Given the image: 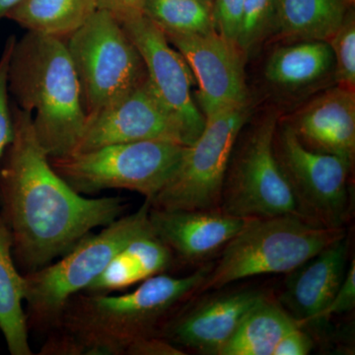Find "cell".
I'll return each mask as SVG.
<instances>
[{"label":"cell","mask_w":355,"mask_h":355,"mask_svg":"<svg viewBox=\"0 0 355 355\" xmlns=\"http://www.w3.org/2000/svg\"><path fill=\"white\" fill-rule=\"evenodd\" d=\"M13 137L0 159V219L22 273L36 272L70 251L95 228L123 216L121 197L87 198L51 167L32 114L10 99Z\"/></svg>","instance_id":"6da1fadb"},{"label":"cell","mask_w":355,"mask_h":355,"mask_svg":"<svg viewBox=\"0 0 355 355\" xmlns=\"http://www.w3.org/2000/svg\"><path fill=\"white\" fill-rule=\"evenodd\" d=\"M7 87L10 99L31 113L37 139L49 157L73 153L86 114L64 39L33 32L16 39Z\"/></svg>","instance_id":"7a4b0ae2"},{"label":"cell","mask_w":355,"mask_h":355,"mask_svg":"<svg viewBox=\"0 0 355 355\" xmlns=\"http://www.w3.org/2000/svg\"><path fill=\"white\" fill-rule=\"evenodd\" d=\"M212 266L187 277L160 273L121 295L80 292L69 299L55 327L83 338L96 354H125L130 343L158 336L170 312L198 291Z\"/></svg>","instance_id":"3957f363"},{"label":"cell","mask_w":355,"mask_h":355,"mask_svg":"<svg viewBox=\"0 0 355 355\" xmlns=\"http://www.w3.org/2000/svg\"><path fill=\"white\" fill-rule=\"evenodd\" d=\"M146 200L137 211L86 235L55 263L26 273V318L29 330L50 331L57 326L72 296L83 292L128 243L153 230Z\"/></svg>","instance_id":"277c9868"},{"label":"cell","mask_w":355,"mask_h":355,"mask_svg":"<svg viewBox=\"0 0 355 355\" xmlns=\"http://www.w3.org/2000/svg\"><path fill=\"white\" fill-rule=\"evenodd\" d=\"M345 235L298 216L251 218L225 245L198 291L220 289L249 277L288 273Z\"/></svg>","instance_id":"5b68a950"},{"label":"cell","mask_w":355,"mask_h":355,"mask_svg":"<svg viewBox=\"0 0 355 355\" xmlns=\"http://www.w3.org/2000/svg\"><path fill=\"white\" fill-rule=\"evenodd\" d=\"M187 146L165 140L127 142L50 158L51 167L77 193L127 190L153 200L167 183Z\"/></svg>","instance_id":"8992f818"},{"label":"cell","mask_w":355,"mask_h":355,"mask_svg":"<svg viewBox=\"0 0 355 355\" xmlns=\"http://www.w3.org/2000/svg\"><path fill=\"white\" fill-rule=\"evenodd\" d=\"M86 116L118 101L147 78L146 65L120 21L97 11L65 39Z\"/></svg>","instance_id":"52a82bcc"},{"label":"cell","mask_w":355,"mask_h":355,"mask_svg":"<svg viewBox=\"0 0 355 355\" xmlns=\"http://www.w3.org/2000/svg\"><path fill=\"white\" fill-rule=\"evenodd\" d=\"M251 114L249 101L229 107L205 118L200 137L187 146L183 157L157 195L155 209H219L229 160Z\"/></svg>","instance_id":"ba28073f"},{"label":"cell","mask_w":355,"mask_h":355,"mask_svg":"<svg viewBox=\"0 0 355 355\" xmlns=\"http://www.w3.org/2000/svg\"><path fill=\"white\" fill-rule=\"evenodd\" d=\"M277 127V116L268 114L246 132L241 142L237 139L224 178L219 209L242 218L300 216L275 157Z\"/></svg>","instance_id":"9c48e42d"},{"label":"cell","mask_w":355,"mask_h":355,"mask_svg":"<svg viewBox=\"0 0 355 355\" xmlns=\"http://www.w3.org/2000/svg\"><path fill=\"white\" fill-rule=\"evenodd\" d=\"M273 149L300 216L316 225L343 228L349 214L352 161L308 148L289 123L277 127Z\"/></svg>","instance_id":"30bf717a"},{"label":"cell","mask_w":355,"mask_h":355,"mask_svg":"<svg viewBox=\"0 0 355 355\" xmlns=\"http://www.w3.org/2000/svg\"><path fill=\"white\" fill-rule=\"evenodd\" d=\"M165 140L193 144L183 125L155 94L148 79L118 101L86 116L72 153L127 142Z\"/></svg>","instance_id":"8fae6325"},{"label":"cell","mask_w":355,"mask_h":355,"mask_svg":"<svg viewBox=\"0 0 355 355\" xmlns=\"http://www.w3.org/2000/svg\"><path fill=\"white\" fill-rule=\"evenodd\" d=\"M120 22L144 60L154 92L183 125L193 144L205 128V118L191 96L195 77L190 67L165 33L144 13Z\"/></svg>","instance_id":"7c38bea8"},{"label":"cell","mask_w":355,"mask_h":355,"mask_svg":"<svg viewBox=\"0 0 355 355\" xmlns=\"http://www.w3.org/2000/svg\"><path fill=\"white\" fill-rule=\"evenodd\" d=\"M184 58L198 84L197 99L205 118L249 101L246 55L237 44L214 30L200 34H165Z\"/></svg>","instance_id":"4fadbf2b"},{"label":"cell","mask_w":355,"mask_h":355,"mask_svg":"<svg viewBox=\"0 0 355 355\" xmlns=\"http://www.w3.org/2000/svg\"><path fill=\"white\" fill-rule=\"evenodd\" d=\"M265 297L251 289L217 294L166 320L158 336L177 347L221 355L247 313Z\"/></svg>","instance_id":"5bb4252c"},{"label":"cell","mask_w":355,"mask_h":355,"mask_svg":"<svg viewBox=\"0 0 355 355\" xmlns=\"http://www.w3.org/2000/svg\"><path fill=\"white\" fill-rule=\"evenodd\" d=\"M349 241L336 239L291 272L279 297V305L301 327L317 323L347 275Z\"/></svg>","instance_id":"9a60e30c"},{"label":"cell","mask_w":355,"mask_h":355,"mask_svg":"<svg viewBox=\"0 0 355 355\" xmlns=\"http://www.w3.org/2000/svg\"><path fill=\"white\" fill-rule=\"evenodd\" d=\"M168 210L150 207L154 234L184 261H200L225 247L249 219L223 210Z\"/></svg>","instance_id":"2e32d148"},{"label":"cell","mask_w":355,"mask_h":355,"mask_svg":"<svg viewBox=\"0 0 355 355\" xmlns=\"http://www.w3.org/2000/svg\"><path fill=\"white\" fill-rule=\"evenodd\" d=\"M289 125L308 148L354 162L355 94L352 89L338 85L326 91L309 103Z\"/></svg>","instance_id":"e0dca14e"},{"label":"cell","mask_w":355,"mask_h":355,"mask_svg":"<svg viewBox=\"0 0 355 355\" xmlns=\"http://www.w3.org/2000/svg\"><path fill=\"white\" fill-rule=\"evenodd\" d=\"M174 254L153 230L128 243L85 289L86 293L109 294L141 284L171 266Z\"/></svg>","instance_id":"ac0fdd59"},{"label":"cell","mask_w":355,"mask_h":355,"mask_svg":"<svg viewBox=\"0 0 355 355\" xmlns=\"http://www.w3.org/2000/svg\"><path fill=\"white\" fill-rule=\"evenodd\" d=\"M24 275L12 254V240L0 219V330L12 355H32L24 307Z\"/></svg>","instance_id":"d6986e66"},{"label":"cell","mask_w":355,"mask_h":355,"mask_svg":"<svg viewBox=\"0 0 355 355\" xmlns=\"http://www.w3.org/2000/svg\"><path fill=\"white\" fill-rule=\"evenodd\" d=\"M334 64L328 42L301 41L273 51L266 62L265 76L277 87L297 89L323 78Z\"/></svg>","instance_id":"ffe728a7"},{"label":"cell","mask_w":355,"mask_h":355,"mask_svg":"<svg viewBox=\"0 0 355 355\" xmlns=\"http://www.w3.org/2000/svg\"><path fill=\"white\" fill-rule=\"evenodd\" d=\"M98 9L97 0H20L6 19L27 32L65 40Z\"/></svg>","instance_id":"44dd1931"},{"label":"cell","mask_w":355,"mask_h":355,"mask_svg":"<svg viewBox=\"0 0 355 355\" xmlns=\"http://www.w3.org/2000/svg\"><path fill=\"white\" fill-rule=\"evenodd\" d=\"M349 10L342 0H277V26L288 38L328 42Z\"/></svg>","instance_id":"7402d4cb"},{"label":"cell","mask_w":355,"mask_h":355,"mask_svg":"<svg viewBox=\"0 0 355 355\" xmlns=\"http://www.w3.org/2000/svg\"><path fill=\"white\" fill-rule=\"evenodd\" d=\"M296 326L282 306L265 297L247 313L221 355H272L280 338Z\"/></svg>","instance_id":"603a6c76"},{"label":"cell","mask_w":355,"mask_h":355,"mask_svg":"<svg viewBox=\"0 0 355 355\" xmlns=\"http://www.w3.org/2000/svg\"><path fill=\"white\" fill-rule=\"evenodd\" d=\"M142 13L165 34L214 31L212 7L202 0H146Z\"/></svg>","instance_id":"cb8c5ba5"},{"label":"cell","mask_w":355,"mask_h":355,"mask_svg":"<svg viewBox=\"0 0 355 355\" xmlns=\"http://www.w3.org/2000/svg\"><path fill=\"white\" fill-rule=\"evenodd\" d=\"M277 0H245L237 46L249 55L277 26Z\"/></svg>","instance_id":"d4e9b609"},{"label":"cell","mask_w":355,"mask_h":355,"mask_svg":"<svg viewBox=\"0 0 355 355\" xmlns=\"http://www.w3.org/2000/svg\"><path fill=\"white\" fill-rule=\"evenodd\" d=\"M335 62L336 78L338 85L355 87V18L352 9L345 15L338 29L329 40Z\"/></svg>","instance_id":"484cf974"},{"label":"cell","mask_w":355,"mask_h":355,"mask_svg":"<svg viewBox=\"0 0 355 355\" xmlns=\"http://www.w3.org/2000/svg\"><path fill=\"white\" fill-rule=\"evenodd\" d=\"M15 40V36L8 37L0 55V159L13 137V118L7 87V70Z\"/></svg>","instance_id":"4316f807"},{"label":"cell","mask_w":355,"mask_h":355,"mask_svg":"<svg viewBox=\"0 0 355 355\" xmlns=\"http://www.w3.org/2000/svg\"><path fill=\"white\" fill-rule=\"evenodd\" d=\"M245 0H214L212 4L216 31L224 38L237 44Z\"/></svg>","instance_id":"83f0119b"},{"label":"cell","mask_w":355,"mask_h":355,"mask_svg":"<svg viewBox=\"0 0 355 355\" xmlns=\"http://www.w3.org/2000/svg\"><path fill=\"white\" fill-rule=\"evenodd\" d=\"M355 307V261H352L342 286L336 291L328 307L320 314L317 322L324 321L331 316L350 312Z\"/></svg>","instance_id":"f1b7e54d"},{"label":"cell","mask_w":355,"mask_h":355,"mask_svg":"<svg viewBox=\"0 0 355 355\" xmlns=\"http://www.w3.org/2000/svg\"><path fill=\"white\" fill-rule=\"evenodd\" d=\"M128 355H183L184 352L176 345L161 336L139 338L125 349Z\"/></svg>","instance_id":"f546056e"},{"label":"cell","mask_w":355,"mask_h":355,"mask_svg":"<svg viewBox=\"0 0 355 355\" xmlns=\"http://www.w3.org/2000/svg\"><path fill=\"white\" fill-rule=\"evenodd\" d=\"M312 349V338L303 331V327L296 326L280 338L272 355H307Z\"/></svg>","instance_id":"4dcf8cb0"},{"label":"cell","mask_w":355,"mask_h":355,"mask_svg":"<svg viewBox=\"0 0 355 355\" xmlns=\"http://www.w3.org/2000/svg\"><path fill=\"white\" fill-rule=\"evenodd\" d=\"M98 8L113 14L119 21L142 13L146 0H97Z\"/></svg>","instance_id":"1f68e13d"},{"label":"cell","mask_w":355,"mask_h":355,"mask_svg":"<svg viewBox=\"0 0 355 355\" xmlns=\"http://www.w3.org/2000/svg\"><path fill=\"white\" fill-rule=\"evenodd\" d=\"M20 0H0V22L6 19V14Z\"/></svg>","instance_id":"d6a6232c"},{"label":"cell","mask_w":355,"mask_h":355,"mask_svg":"<svg viewBox=\"0 0 355 355\" xmlns=\"http://www.w3.org/2000/svg\"><path fill=\"white\" fill-rule=\"evenodd\" d=\"M342 1L345 4V6H347V7L352 9L354 6L355 0H342Z\"/></svg>","instance_id":"836d02e7"},{"label":"cell","mask_w":355,"mask_h":355,"mask_svg":"<svg viewBox=\"0 0 355 355\" xmlns=\"http://www.w3.org/2000/svg\"><path fill=\"white\" fill-rule=\"evenodd\" d=\"M202 1L212 7V4H214V0H202Z\"/></svg>","instance_id":"e575fe53"}]
</instances>
